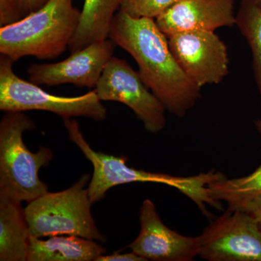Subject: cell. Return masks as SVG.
I'll list each match as a JSON object with an SVG mask.
<instances>
[{
    "mask_svg": "<svg viewBox=\"0 0 261 261\" xmlns=\"http://www.w3.org/2000/svg\"><path fill=\"white\" fill-rule=\"evenodd\" d=\"M108 38L135 59L144 83L166 111L183 118L195 106L201 89L182 70L155 20L134 18L118 11Z\"/></svg>",
    "mask_w": 261,
    "mask_h": 261,
    "instance_id": "6da1fadb",
    "label": "cell"
},
{
    "mask_svg": "<svg viewBox=\"0 0 261 261\" xmlns=\"http://www.w3.org/2000/svg\"><path fill=\"white\" fill-rule=\"evenodd\" d=\"M81 17L73 0H48L16 23L1 27L0 53L13 62L27 56L55 59L69 47Z\"/></svg>",
    "mask_w": 261,
    "mask_h": 261,
    "instance_id": "7a4b0ae2",
    "label": "cell"
},
{
    "mask_svg": "<svg viewBox=\"0 0 261 261\" xmlns=\"http://www.w3.org/2000/svg\"><path fill=\"white\" fill-rule=\"evenodd\" d=\"M35 123L24 112H6L0 121V197L30 202L48 192L39 178L41 168L53 159L51 149L42 147L32 152L23 135L34 130Z\"/></svg>",
    "mask_w": 261,
    "mask_h": 261,
    "instance_id": "3957f363",
    "label": "cell"
},
{
    "mask_svg": "<svg viewBox=\"0 0 261 261\" xmlns=\"http://www.w3.org/2000/svg\"><path fill=\"white\" fill-rule=\"evenodd\" d=\"M63 122L70 140L81 149L93 166V175L88 186L89 199L92 204L102 200L112 187L135 182H150L172 187L186 195L196 205H202L207 200V186L211 181L210 176L207 173L191 176H175L128 167L127 159L123 156L118 157L94 151L84 138L80 124L75 120L68 118Z\"/></svg>",
    "mask_w": 261,
    "mask_h": 261,
    "instance_id": "277c9868",
    "label": "cell"
},
{
    "mask_svg": "<svg viewBox=\"0 0 261 261\" xmlns=\"http://www.w3.org/2000/svg\"><path fill=\"white\" fill-rule=\"evenodd\" d=\"M89 181V175L84 174L70 188L46 192L29 202L24 210L31 235L37 238L73 235L104 241L91 212Z\"/></svg>",
    "mask_w": 261,
    "mask_h": 261,
    "instance_id": "5b68a950",
    "label": "cell"
},
{
    "mask_svg": "<svg viewBox=\"0 0 261 261\" xmlns=\"http://www.w3.org/2000/svg\"><path fill=\"white\" fill-rule=\"evenodd\" d=\"M13 62L0 57V110L6 112L44 111L63 120L86 117L96 121L107 118V110L95 91L79 97H61L47 93L37 84L20 79L13 71Z\"/></svg>",
    "mask_w": 261,
    "mask_h": 261,
    "instance_id": "8992f818",
    "label": "cell"
},
{
    "mask_svg": "<svg viewBox=\"0 0 261 261\" xmlns=\"http://www.w3.org/2000/svg\"><path fill=\"white\" fill-rule=\"evenodd\" d=\"M94 91L101 101L126 105L147 132L159 133L166 126V108L125 60L114 56L110 60Z\"/></svg>",
    "mask_w": 261,
    "mask_h": 261,
    "instance_id": "52a82bcc",
    "label": "cell"
},
{
    "mask_svg": "<svg viewBox=\"0 0 261 261\" xmlns=\"http://www.w3.org/2000/svg\"><path fill=\"white\" fill-rule=\"evenodd\" d=\"M199 256L209 261H261V231L252 216L228 207L202 231Z\"/></svg>",
    "mask_w": 261,
    "mask_h": 261,
    "instance_id": "ba28073f",
    "label": "cell"
},
{
    "mask_svg": "<svg viewBox=\"0 0 261 261\" xmlns=\"http://www.w3.org/2000/svg\"><path fill=\"white\" fill-rule=\"evenodd\" d=\"M168 39L178 64L199 88L221 83L228 74L227 47L214 32L189 31Z\"/></svg>",
    "mask_w": 261,
    "mask_h": 261,
    "instance_id": "9c48e42d",
    "label": "cell"
},
{
    "mask_svg": "<svg viewBox=\"0 0 261 261\" xmlns=\"http://www.w3.org/2000/svg\"><path fill=\"white\" fill-rule=\"evenodd\" d=\"M115 47L116 44L111 39H106L71 53L69 58L63 61L33 63L27 70L29 80L37 85L70 84L78 87H95L113 57Z\"/></svg>",
    "mask_w": 261,
    "mask_h": 261,
    "instance_id": "30bf717a",
    "label": "cell"
},
{
    "mask_svg": "<svg viewBox=\"0 0 261 261\" xmlns=\"http://www.w3.org/2000/svg\"><path fill=\"white\" fill-rule=\"evenodd\" d=\"M140 222V233L128 248L146 260L191 261L199 256V237L184 236L168 228L149 199L141 206Z\"/></svg>",
    "mask_w": 261,
    "mask_h": 261,
    "instance_id": "8fae6325",
    "label": "cell"
},
{
    "mask_svg": "<svg viewBox=\"0 0 261 261\" xmlns=\"http://www.w3.org/2000/svg\"><path fill=\"white\" fill-rule=\"evenodd\" d=\"M234 0H178L155 21L166 37L189 31L214 32L236 22Z\"/></svg>",
    "mask_w": 261,
    "mask_h": 261,
    "instance_id": "7c38bea8",
    "label": "cell"
},
{
    "mask_svg": "<svg viewBox=\"0 0 261 261\" xmlns=\"http://www.w3.org/2000/svg\"><path fill=\"white\" fill-rule=\"evenodd\" d=\"M31 237L21 202L0 197V260L27 261Z\"/></svg>",
    "mask_w": 261,
    "mask_h": 261,
    "instance_id": "4fadbf2b",
    "label": "cell"
},
{
    "mask_svg": "<svg viewBox=\"0 0 261 261\" xmlns=\"http://www.w3.org/2000/svg\"><path fill=\"white\" fill-rule=\"evenodd\" d=\"M106 252L94 240L73 235L47 240L32 236L27 261H94Z\"/></svg>",
    "mask_w": 261,
    "mask_h": 261,
    "instance_id": "5bb4252c",
    "label": "cell"
},
{
    "mask_svg": "<svg viewBox=\"0 0 261 261\" xmlns=\"http://www.w3.org/2000/svg\"><path fill=\"white\" fill-rule=\"evenodd\" d=\"M123 0H85L80 25L70 43L73 53L92 43L108 39L111 23Z\"/></svg>",
    "mask_w": 261,
    "mask_h": 261,
    "instance_id": "9a60e30c",
    "label": "cell"
},
{
    "mask_svg": "<svg viewBox=\"0 0 261 261\" xmlns=\"http://www.w3.org/2000/svg\"><path fill=\"white\" fill-rule=\"evenodd\" d=\"M235 24L251 49L252 69L261 106V6L252 0H242Z\"/></svg>",
    "mask_w": 261,
    "mask_h": 261,
    "instance_id": "2e32d148",
    "label": "cell"
},
{
    "mask_svg": "<svg viewBox=\"0 0 261 261\" xmlns=\"http://www.w3.org/2000/svg\"><path fill=\"white\" fill-rule=\"evenodd\" d=\"M208 190L216 200L224 201L228 207H236L261 194V165L248 176L237 178L226 177L213 182L208 185Z\"/></svg>",
    "mask_w": 261,
    "mask_h": 261,
    "instance_id": "e0dca14e",
    "label": "cell"
},
{
    "mask_svg": "<svg viewBox=\"0 0 261 261\" xmlns=\"http://www.w3.org/2000/svg\"><path fill=\"white\" fill-rule=\"evenodd\" d=\"M178 0H123L119 12L134 18L156 20Z\"/></svg>",
    "mask_w": 261,
    "mask_h": 261,
    "instance_id": "ac0fdd59",
    "label": "cell"
},
{
    "mask_svg": "<svg viewBox=\"0 0 261 261\" xmlns=\"http://www.w3.org/2000/svg\"><path fill=\"white\" fill-rule=\"evenodd\" d=\"M21 15L15 0H0V25H10L21 20Z\"/></svg>",
    "mask_w": 261,
    "mask_h": 261,
    "instance_id": "d6986e66",
    "label": "cell"
},
{
    "mask_svg": "<svg viewBox=\"0 0 261 261\" xmlns=\"http://www.w3.org/2000/svg\"><path fill=\"white\" fill-rule=\"evenodd\" d=\"M233 209H240L252 216L261 231V194L254 196Z\"/></svg>",
    "mask_w": 261,
    "mask_h": 261,
    "instance_id": "ffe728a7",
    "label": "cell"
},
{
    "mask_svg": "<svg viewBox=\"0 0 261 261\" xmlns=\"http://www.w3.org/2000/svg\"><path fill=\"white\" fill-rule=\"evenodd\" d=\"M47 1L48 0H15L17 8L23 18L40 9Z\"/></svg>",
    "mask_w": 261,
    "mask_h": 261,
    "instance_id": "44dd1931",
    "label": "cell"
},
{
    "mask_svg": "<svg viewBox=\"0 0 261 261\" xmlns=\"http://www.w3.org/2000/svg\"><path fill=\"white\" fill-rule=\"evenodd\" d=\"M94 261H147L143 257L140 256L135 252L119 254L114 253L113 255H106L104 254L99 255Z\"/></svg>",
    "mask_w": 261,
    "mask_h": 261,
    "instance_id": "7402d4cb",
    "label": "cell"
},
{
    "mask_svg": "<svg viewBox=\"0 0 261 261\" xmlns=\"http://www.w3.org/2000/svg\"><path fill=\"white\" fill-rule=\"evenodd\" d=\"M255 126H256L257 129L261 135V119L257 120V121H255Z\"/></svg>",
    "mask_w": 261,
    "mask_h": 261,
    "instance_id": "603a6c76",
    "label": "cell"
},
{
    "mask_svg": "<svg viewBox=\"0 0 261 261\" xmlns=\"http://www.w3.org/2000/svg\"><path fill=\"white\" fill-rule=\"evenodd\" d=\"M252 1L255 2V3L261 6V0H252Z\"/></svg>",
    "mask_w": 261,
    "mask_h": 261,
    "instance_id": "cb8c5ba5",
    "label": "cell"
}]
</instances>
